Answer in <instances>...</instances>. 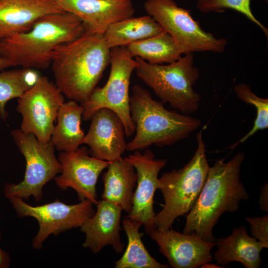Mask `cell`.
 I'll return each instance as SVG.
<instances>
[{
  "mask_svg": "<svg viewBox=\"0 0 268 268\" xmlns=\"http://www.w3.org/2000/svg\"><path fill=\"white\" fill-rule=\"evenodd\" d=\"M35 69L22 68L0 72V118L5 120L7 102L18 98L36 83L39 75Z\"/></svg>",
  "mask_w": 268,
  "mask_h": 268,
  "instance_id": "cell-25",
  "label": "cell"
},
{
  "mask_svg": "<svg viewBox=\"0 0 268 268\" xmlns=\"http://www.w3.org/2000/svg\"><path fill=\"white\" fill-rule=\"evenodd\" d=\"M86 29L71 12L50 13L37 20L30 30L0 41V57L11 67L45 69L51 65L57 47L77 39Z\"/></svg>",
  "mask_w": 268,
  "mask_h": 268,
  "instance_id": "cell-3",
  "label": "cell"
},
{
  "mask_svg": "<svg viewBox=\"0 0 268 268\" xmlns=\"http://www.w3.org/2000/svg\"><path fill=\"white\" fill-rule=\"evenodd\" d=\"M11 134L25 158L26 168L21 182L5 184L4 196L8 199L18 198L23 200L33 197L36 201H40L44 186L62 171L55 147L51 140L42 144L33 134L25 133L20 128L12 130Z\"/></svg>",
  "mask_w": 268,
  "mask_h": 268,
  "instance_id": "cell-7",
  "label": "cell"
},
{
  "mask_svg": "<svg viewBox=\"0 0 268 268\" xmlns=\"http://www.w3.org/2000/svg\"><path fill=\"white\" fill-rule=\"evenodd\" d=\"M198 9L203 13L218 12L229 8L244 14L257 25L268 37V29L254 16L251 8V0H198Z\"/></svg>",
  "mask_w": 268,
  "mask_h": 268,
  "instance_id": "cell-27",
  "label": "cell"
},
{
  "mask_svg": "<svg viewBox=\"0 0 268 268\" xmlns=\"http://www.w3.org/2000/svg\"><path fill=\"white\" fill-rule=\"evenodd\" d=\"M132 57H138L150 64H170L182 57L175 41L167 33L138 41L126 46Z\"/></svg>",
  "mask_w": 268,
  "mask_h": 268,
  "instance_id": "cell-23",
  "label": "cell"
},
{
  "mask_svg": "<svg viewBox=\"0 0 268 268\" xmlns=\"http://www.w3.org/2000/svg\"><path fill=\"white\" fill-rule=\"evenodd\" d=\"M137 76L151 88L161 102L168 103L180 113L190 115L196 112L201 97L193 86L200 76L194 66V53L182 56L167 65L150 64L135 57Z\"/></svg>",
  "mask_w": 268,
  "mask_h": 268,
  "instance_id": "cell-5",
  "label": "cell"
},
{
  "mask_svg": "<svg viewBox=\"0 0 268 268\" xmlns=\"http://www.w3.org/2000/svg\"><path fill=\"white\" fill-rule=\"evenodd\" d=\"M250 225L251 232L258 241L268 247V215L263 217H246Z\"/></svg>",
  "mask_w": 268,
  "mask_h": 268,
  "instance_id": "cell-28",
  "label": "cell"
},
{
  "mask_svg": "<svg viewBox=\"0 0 268 268\" xmlns=\"http://www.w3.org/2000/svg\"><path fill=\"white\" fill-rule=\"evenodd\" d=\"M217 250L214 259L218 265L225 266L237 262L245 268H258L261 264L260 253L265 246L249 236L244 226L235 228L229 236L215 240Z\"/></svg>",
  "mask_w": 268,
  "mask_h": 268,
  "instance_id": "cell-19",
  "label": "cell"
},
{
  "mask_svg": "<svg viewBox=\"0 0 268 268\" xmlns=\"http://www.w3.org/2000/svg\"><path fill=\"white\" fill-rule=\"evenodd\" d=\"M144 8L175 41L182 54L197 52H223L227 41L201 28L190 10L179 6L174 0H146Z\"/></svg>",
  "mask_w": 268,
  "mask_h": 268,
  "instance_id": "cell-8",
  "label": "cell"
},
{
  "mask_svg": "<svg viewBox=\"0 0 268 268\" xmlns=\"http://www.w3.org/2000/svg\"><path fill=\"white\" fill-rule=\"evenodd\" d=\"M224 160L218 159L209 167L201 190L186 217L183 233L215 242L212 230L221 215L238 211L240 201L249 199L240 181L244 153H237L227 162Z\"/></svg>",
  "mask_w": 268,
  "mask_h": 268,
  "instance_id": "cell-2",
  "label": "cell"
},
{
  "mask_svg": "<svg viewBox=\"0 0 268 268\" xmlns=\"http://www.w3.org/2000/svg\"><path fill=\"white\" fill-rule=\"evenodd\" d=\"M1 231L0 229V241ZM11 259L9 254L0 247V268H8L10 265Z\"/></svg>",
  "mask_w": 268,
  "mask_h": 268,
  "instance_id": "cell-30",
  "label": "cell"
},
{
  "mask_svg": "<svg viewBox=\"0 0 268 268\" xmlns=\"http://www.w3.org/2000/svg\"><path fill=\"white\" fill-rule=\"evenodd\" d=\"M102 175L104 190L102 199L117 203L129 213L133 207L137 174L133 165L122 157L110 162Z\"/></svg>",
  "mask_w": 268,
  "mask_h": 268,
  "instance_id": "cell-20",
  "label": "cell"
},
{
  "mask_svg": "<svg viewBox=\"0 0 268 268\" xmlns=\"http://www.w3.org/2000/svg\"><path fill=\"white\" fill-rule=\"evenodd\" d=\"M259 203L261 210L267 212L268 211V184L267 182L261 187Z\"/></svg>",
  "mask_w": 268,
  "mask_h": 268,
  "instance_id": "cell-29",
  "label": "cell"
},
{
  "mask_svg": "<svg viewBox=\"0 0 268 268\" xmlns=\"http://www.w3.org/2000/svg\"><path fill=\"white\" fill-rule=\"evenodd\" d=\"M234 92L238 98L248 104L253 105L256 109L257 115L254 125L245 136L229 148H234L239 143H243L258 131L268 127V99L262 98L256 95L249 85L239 83L234 87Z\"/></svg>",
  "mask_w": 268,
  "mask_h": 268,
  "instance_id": "cell-26",
  "label": "cell"
},
{
  "mask_svg": "<svg viewBox=\"0 0 268 268\" xmlns=\"http://www.w3.org/2000/svg\"><path fill=\"white\" fill-rule=\"evenodd\" d=\"M91 120L83 144L89 146L91 156L110 162L121 159L127 143L124 127L119 116L109 109L102 108Z\"/></svg>",
  "mask_w": 268,
  "mask_h": 268,
  "instance_id": "cell-15",
  "label": "cell"
},
{
  "mask_svg": "<svg viewBox=\"0 0 268 268\" xmlns=\"http://www.w3.org/2000/svg\"><path fill=\"white\" fill-rule=\"evenodd\" d=\"M10 67L11 66L5 59L0 57V70H2Z\"/></svg>",
  "mask_w": 268,
  "mask_h": 268,
  "instance_id": "cell-31",
  "label": "cell"
},
{
  "mask_svg": "<svg viewBox=\"0 0 268 268\" xmlns=\"http://www.w3.org/2000/svg\"><path fill=\"white\" fill-rule=\"evenodd\" d=\"M130 111L135 134L127 143L128 151L147 149L152 144L158 147L172 145L187 138L201 125V121L165 108L161 101L140 85L132 88Z\"/></svg>",
  "mask_w": 268,
  "mask_h": 268,
  "instance_id": "cell-4",
  "label": "cell"
},
{
  "mask_svg": "<svg viewBox=\"0 0 268 268\" xmlns=\"http://www.w3.org/2000/svg\"><path fill=\"white\" fill-rule=\"evenodd\" d=\"M111 49L104 34L87 29L78 38L55 50L51 65L55 84L69 100L82 104L110 64Z\"/></svg>",
  "mask_w": 268,
  "mask_h": 268,
  "instance_id": "cell-1",
  "label": "cell"
},
{
  "mask_svg": "<svg viewBox=\"0 0 268 268\" xmlns=\"http://www.w3.org/2000/svg\"><path fill=\"white\" fill-rule=\"evenodd\" d=\"M200 268H224V267H219V266L215 265L209 263H206L201 265Z\"/></svg>",
  "mask_w": 268,
  "mask_h": 268,
  "instance_id": "cell-32",
  "label": "cell"
},
{
  "mask_svg": "<svg viewBox=\"0 0 268 268\" xmlns=\"http://www.w3.org/2000/svg\"><path fill=\"white\" fill-rule=\"evenodd\" d=\"M165 31L150 16L129 17L110 25L104 34L110 48L127 46L133 43L159 35Z\"/></svg>",
  "mask_w": 268,
  "mask_h": 268,
  "instance_id": "cell-22",
  "label": "cell"
},
{
  "mask_svg": "<svg viewBox=\"0 0 268 268\" xmlns=\"http://www.w3.org/2000/svg\"><path fill=\"white\" fill-rule=\"evenodd\" d=\"M87 147H79L71 151H61L58 159L61 167V175L55 178L57 186L62 190L70 188L76 193L80 201L87 200L98 202L96 186L102 171L110 162L89 156Z\"/></svg>",
  "mask_w": 268,
  "mask_h": 268,
  "instance_id": "cell-13",
  "label": "cell"
},
{
  "mask_svg": "<svg viewBox=\"0 0 268 268\" xmlns=\"http://www.w3.org/2000/svg\"><path fill=\"white\" fill-rule=\"evenodd\" d=\"M123 230L128 237L127 249L122 257L115 262L116 268H167L168 265L157 262L149 254L141 240L139 232L142 224L139 221L125 217Z\"/></svg>",
  "mask_w": 268,
  "mask_h": 268,
  "instance_id": "cell-24",
  "label": "cell"
},
{
  "mask_svg": "<svg viewBox=\"0 0 268 268\" xmlns=\"http://www.w3.org/2000/svg\"><path fill=\"white\" fill-rule=\"evenodd\" d=\"M125 159L136 170L137 186L134 192L131 211L125 217L140 221L145 232L149 235L156 230L153 209L154 194L159 189L158 175L166 163V159H155L152 151L145 149L143 153L134 150Z\"/></svg>",
  "mask_w": 268,
  "mask_h": 268,
  "instance_id": "cell-12",
  "label": "cell"
},
{
  "mask_svg": "<svg viewBox=\"0 0 268 268\" xmlns=\"http://www.w3.org/2000/svg\"><path fill=\"white\" fill-rule=\"evenodd\" d=\"M111 70L107 82L102 87H96L88 99L80 104L84 108L82 119L91 120L102 108L114 111L121 120L127 136L135 129L130 111L129 86L133 71L137 63L129 54L126 46L111 49Z\"/></svg>",
  "mask_w": 268,
  "mask_h": 268,
  "instance_id": "cell-9",
  "label": "cell"
},
{
  "mask_svg": "<svg viewBox=\"0 0 268 268\" xmlns=\"http://www.w3.org/2000/svg\"><path fill=\"white\" fill-rule=\"evenodd\" d=\"M63 11L57 0H0V41L30 30L45 15Z\"/></svg>",
  "mask_w": 268,
  "mask_h": 268,
  "instance_id": "cell-18",
  "label": "cell"
},
{
  "mask_svg": "<svg viewBox=\"0 0 268 268\" xmlns=\"http://www.w3.org/2000/svg\"><path fill=\"white\" fill-rule=\"evenodd\" d=\"M197 148L190 161L181 169L164 173L159 178L164 205L155 216L158 230L172 228L178 217L190 211L204 183L209 166L202 131L197 134Z\"/></svg>",
  "mask_w": 268,
  "mask_h": 268,
  "instance_id": "cell-6",
  "label": "cell"
},
{
  "mask_svg": "<svg viewBox=\"0 0 268 268\" xmlns=\"http://www.w3.org/2000/svg\"><path fill=\"white\" fill-rule=\"evenodd\" d=\"M83 111L82 105L72 100L61 106L50 140L56 150L74 151L83 144L85 134L80 128Z\"/></svg>",
  "mask_w": 268,
  "mask_h": 268,
  "instance_id": "cell-21",
  "label": "cell"
},
{
  "mask_svg": "<svg viewBox=\"0 0 268 268\" xmlns=\"http://www.w3.org/2000/svg\"><path fill=\"white\" fill-rule=\"evenodd\" d=\"M9 200L18 217H32L38 221L39 230L32 239V247L38 250L50 235L80 227L95 213L94 204L87 200L75 204H67L56 199L36 206L29 205L18 198Z\"/></svg>",
  "mask_w": 268,
  "mask_h": 268,
  "instance_id": "cell-10",
  "label": "cell"
},
{
  "mask_svg": "<svg viewBox=\"0 0 268 268\" xmlns=\"http://www.w3.org/2000/svg\"><path fill=\"white\" fill-rule=\"evenodd\" d=\"M96 205L94 214L80 227V230L85 234L82 247L96 254L110 245L115 252L122 253L124 247L120 236L122 229L120 226L122 208L116 203L103 199Z\"/></svg>",
  "mask_w": 268,
  "mask_h": 268,
  "instance_id": "cell-17",
  "label": "cell"
},
{
  "mask_svg": "<svg viewBox=\"0 0 268 268\" xmlns=\"http://www.w3.org/2000/svg\"><path fill=\"white\" fill-rule=\"evenodd\" d=\"M65 11L79 18L86 28L104 34L114 23L134 15L135 10L131 0H57Z\"/></svg>",
  "mask_w": 268,
  "mask_h": 268,
  "instance_id": "cell-16",
  "label": "cell"
},
{
  "mask_svg": "<svg viewBox=\"0 0 268 268\" xmlns=\"http://www.w3.org/2000/svg\"><path fill=\"white\" fill-rule=\"evenodd\" d=\"M149 235L173 268H196L213 259L211 251L216 242L204 241L196 234L180 233L170 228L156 229Z\"/></svg>",
  "mask_w": 268,
  "mask_h": 268,
  "instance_id": "cell-14",
  "label": "cell"
},
{
  "mask_svg": "<svg viewBox=\"0 0 268 268\" xmlns=\"http://www.w3.org/2000/svg\"><path fill=\"white\" fill-rule=\"evenodd\" d=\"M64 95L46 76L17 99L16 110L22 120L20 129L33 134L45 144L51 140L58 111L64 103Z\"/></svg>",
  "mask_w": 268,
  "mask_h": 268,
  "instance_id": "cell-11",
  "label": "cell"
},
{
  "mask_svg": "<svg viewBox=\"0 0 268 268\" xmlns=\"http://www.w3.org/2000/svg\"></svg>",
  "mask_w": 268,
  "mask_h": 268,
  "instance_id": "cell-33",
  "label": "cell"
}]
</instances>
